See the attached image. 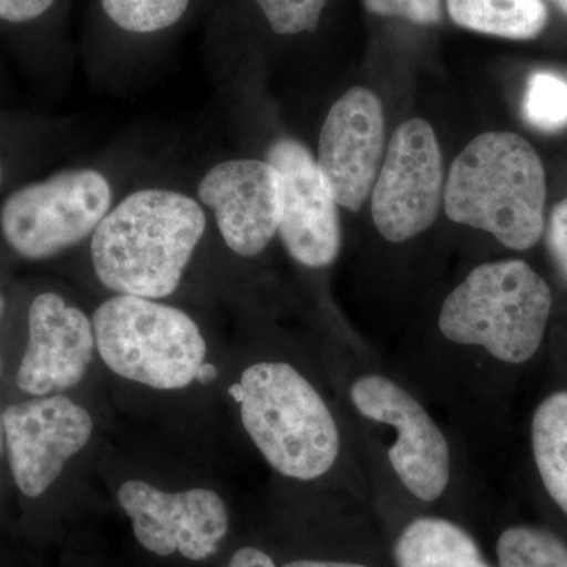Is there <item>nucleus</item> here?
Here are the masks:
<instances>
[{
    "instance_id": "nucleus-19",
    "label": "nucleus",
    "mask_w": 567,
    "mask_h": 567,
    "mask_svg": "<svg viewBox=\"0 0 567 567\" xmlns=\"http://www.w3.org/2000/svg\"><path fill=\"white\" fill-rule=\"evenodd\" d=\"M192 0H102L104 14L122 31L148 35L173 28Z\"/></svg>"
},
{
    "instance_id": "nucleus-6",
    "label": "nucleus",
    "mask_w": 567,
    "mask_h": 567,
    "mask_svg": "<svg viewBox=\"0 0 567 567\" xmlns=\"http://www.w3.org/2000/svg\"><path fill=\"white\" fill-rule=\"evenodd\" d=\"M112 199L111 183L100 171H58L7 193L0 203V238L21 259H52L92 238Z\"/></svg>"
},
{
    "instance_id": "nucleus-9",
    "label": "nucleus",
    "mask_w": 567,
    "mask_h": 567,
    "mask_svg": "<svg viewBox=\"0 0 567 567\" xmlns=\"http://www.w3.org/2000/svg\"><path fill=\"white\" fill-rule=\"evenodd\" d=\"M2 427L11 475L29 498L43 495L59 480L95 431L91 412L62 393L7 406Z\"/></svg>"
},
{
    "instance_id": "nucleus-21",
    "label": "nucleus",
    "mask_w": 567,
    "mask_h": 567,
    "mask_svg": "<svg viewBox=\"0 0 567 567\" xmlns=\"http://www.w3.org/2000/svg\"><path fill=\"white\" fill-rule=\"evenodd\" d=\"M268 24L279 35L315 32L328 0H256Z\"/></svg>"
},
{
    "instance_id": "nucleus-29",
    "label": "nucleus",
    "mask_w": 567,
    "mask_h": 567,
    "mask_svg": "<svg viewBox=\"0 0 567 567\" xmlns=\"http://www.w3.org/2000/svg\"><path fill=\"white\" fill-rule=\"evenodd\" d=\"M3 177H6V169H3L2 158H0V188H2L3 185Z\"/></svg>"
},
{
    "instance_id": "nucleus-5",
    "label": "nucleus",
    "mask_w": 567,
    "mask_h": 567,
    "mask_svg": "<svg viewBox=\"0 0 567 567\" xmlns=\"http://www.w3.org/2000/svg\"><path fill=\"white\" fill-rule=\"evenodd\" d=\"M551 311L548 284L524 260L480 265L450 293L440 311L443 336L486 349L496 360L527 363L535 357Z\"/></svg>"
},
{
    "instance_id": "nucleus-14",
    "label": "nucleus",
    "mask_w": 567,
    "mask_h": 567,
    "mask_svg": "<svg viewBox=\"0 0 567 567\" xmlns=\"http://www.w3.org/2000/svg\"><path fill=\"white\" fill-rule=\"evenodd\" d=\"M96 354L92 317L61 293L41 292L29 305L28 346L17 385L33 398L80 385Z\"/></svg>"
},
{
    "instance_id": "nucleus-27",
    "label": "nucleus",
    "mask_w": 567,
    "mask_h": 567,
    "mask_svg": "<svg viewBox=\"0 0 567 567\" xmlns=\"http://www.w3.org/2000/svg\"><path fill=\"white\" fill-rule=\"evenodd\" d=\"M7 300L3 293L0 292V322H2L3 316H6Z\"/></svg>"
},
{
    "instance_id": "nucleus-10",
    "label": "nucleus",
    "mask_w": 567,
    "mask_h": 567,
    "mask_svg": "<svg viewBox=\"0 0 567 567\" xmlns=\"http://www.w3.org/2000/svg\"><path fill=\"white\" fill-rule=\"evenodd\" d=\"M350 398L361 415L398 431L388 456L406 491L423 502L440 498L450 483V445L424 406L383 375L361 377Z\"/></svg>"
},
{
    "instance_id": "nucleus-18",
    "label": "nucleus",
    "mask_w": 567,
    "mask_h": 567,
    "mask_svg": "<svg viewBox=\"0 0 567 567\" xmlns=\"http://www.w3.org/2000/svg\"><path fill=\"white\" fill-rule=\"evenodd\" d=\"M499 567H567V546L547 529L518 525L496 544Z\"/></svg>"
},
{
    "instance_id": "nucleus-15",
    "label": "nucleus",
    "mask_w": 567,
    "mask_h": 567,
    "mask_svg": "<svg viewBox=\"0 0 567 567\" xmlns=\"http://www.w3.org/2000/svg\"><path fill=\"white\" fill-rule=\"evenodd\" d=\"M398 567H491L464 528L446 518L421 517L394 544Z\"/></svg>"
},
{
    "instance_id": "nucleus-30",
    "label": "nucleus",
    "mask_w": 567,
    "mask_h": 567,
    "mask_svg": "<svg viewBox=\"0 0 567 567\" xmlns=\"http://www.w3.org/2000/svg\"><path fill=\"white\" fill-rule=\"evenodd\" d=\"M3 442H6V440H3L2 416H0V453H2Z\"/></svg>"
},
{
    "instance_id": "nucleus-8",
    "label": "nucleus",
    "mask_w": 567,
    "mask_h": 567,
    "mask_svg": "<svg viewBox=\"0 0 567 567\" xmlns=\"http://www.w3.org/2000/svg\"><path fill=\"white\" fill-rule=\"evenodd\" d=\"M117 502L132 520L137 543L158 557L181 554L204 561L229 532L226 503L212 488L167 492L147 481L128 480L118 487Z\"/></svg>"
},
{
    "instance_id": "nucleus-7",
    "label": "nucleus",
    "mask_w": 567,
    "mask_h": 567,
    "mask_svg": "<svg viewBox=\"0 0 567 567\" xmlns=\"http://www.w3.org/2000/svg\"><path fill=\"white\" fill-rule=\"evenodd\" d=\"M443 194L442 152L434 130L421 118L402 123L372 188L377 229L391 244L416 237L434 224Z\"/></svg>"
},
{
    "instance_id": "nucleus-22",
    "label": "nucleus",
    "mask_w": 567,
    "mask_h": 567,
    "mask_svg": "<svg viewBox=\"0 0 567 567\" xmlns=\"http://www.w3.org/2000/svg\"><path fill=\"white\" fill-rule=\"evenodd\" d=\"M365 9L379 17H402L416 24H436L442 0H363Z\"/></svg>"
},
{
    "instance_id": "nucleus-11",
    "label": "nucleus",
    "mask_w": 567,
    "mask_h": 567,
    "mask_svg": "<svg viewBox=\"0 0 567 567\" xmlns=\"http://www.w3.org/2000/svg\"><path fill=\"white\" fill-rule=\"evenodd\" d=\"M385 145V117L379 96L350 89L328 112L320 132L317 166L336 204L361 210L374 188Z\"/></svg>"
},
{
    "instance_id": "nucleus-2",
    "label": "nucleus",
    "mask_w": 567,
    "mask_h": 567,
    "mask_svg": "<svg viewBox=\"0 0 567 567\" xmlns=\"http://www.w3.org/2000/svg\"><path fill=\"white\" fill-rule=\"evenodd\" d=\"M546 171L535 148L514 133H484L451 166L445 210L453 221L494 235L516 251L544 233Z\"/></svg>"
},
{
    "instance_id": "nucleus-23",
    "label": "nucleus",
    "mask_w": 567,
    "mask_h": 567,
    "mask_svg": "<svg viewBox=\"0 0 567 567\" xmlns=\"http://www.w3.org/2000/svg\"><path fill=\"white\" fill-rule=\"evenodd\" d=\"M547 246L558 274L567 284V199L551 210Z\"/></svg>"
},
{
    "instance_id": "nucleus-26",
    "label": "nucleus",
    "mask_w": 567,
    "mask_h": 567,
    "mask_svg": "<svg viewBox=\"0 0 567 567\" xmlns=\"http://www.w3.org/2000/svg\"><path fill=\"white\" fill-rule=\"evenodd\" d=\"M284 567H368L358 563L322 561V559H297Z\"/></svg>"
},
{
    "instance_id": "nucleus-20",
    "label": "nucleus",
    "mask_w": 567,
    "mask_h": 567,
    "mask_svg": "<svg viewBox=\"0 0 567 567\" xmlns=\"http://www.w3.org/2000/svg\"><path fill=\"white\" fill-rule=\"evenodd\" d=\"M524 117L543 132H558L567 125V81L548 71H537L528 80L524 95Z\"/></svg>"
},
{
    "instance_id": "nucleus-3",
    "label": "nucleus",
    "mask_w": 567,
    "mask_h": 567,
    "mask_svg": "<svg viewBox=\"0 0 567 567\" xmlns=\"http://www.w3.org/2000/svg\"><path fill=\"white\" fill-rule=\"evenodd\" d=\"M230 393L246 434L279 475L312 481L330 472L341 446L338 424L319 391L293 365L251 364Z\"/></svg>"
},
{
    "instance_id": "nucleus-1",
    "label": "nucleus",
    "mask_w": 567,
    "mask_h": 567,
    "mask_svg": "<svg viewBox=\"0 0 567 567\" xmlns=\"http://www.w3.org/2000/svg\"><path fill=\"white\" fill-rule=\"evenodd\" d=\"M205 230L199 200L175 189H137L93 233V271L112 293L164 300L181 287Z\"/></svg>"
},
{
    "instance_id": "nucleus-17",
    "label": "nucleus",
    "mask_w": 567,
    "mask_h": 567,
    "mask_svg": "<svg viewBox=\"0 0 567 567\" xmlns=\"http://www.w3.org/2000/svg\"><path fill=\"white\" fill-rule=\"evenodd\" d=\"M532 446L544 487L567 516V391L548 395L537 406Z\"/></svg>"
},
{
    "instance_id": "nucleus-25",
    "label": "nucleus",
    "mask_w": 567,
    "mask_h": 567,
    "mask_svg": "<svg viewBox=\"0 0 567 567\" xmlns=\"http://www.w3.org/2000/svg\"><path fill=\"white\" fill-rule=\"evenodd\" d=\"M226 567H276L270 555L265 554L260 548L241 547L230 558Z\"/></svg>"
},
{
    "instance_id": "nucleus-13",
    "label": "nucleus",
    "mask_w": 567,
    "mask_h": 567,
    "mask_svg": "<svg viewBox=\"0 0 567 567\" xmlns=\"http://www.w3.org/2000/svg\"><path fill=\"white\" fill-rule=\"evenodd\" d=\"M282 178L279 223L287 252L298 264L323 268L341 251V224L336 200L312 153L300 141L284 137L267 153Z\"/></svg>"
},
{
    "instance_id": "nucleus-12",
    "label": "nucleus",
    "mask_w": 567,
    "mask_h": 567,
    "mask_svg": "<svg viewBox=\"0 0 567 567\" xmlns=\"http://www.w3.org/2000/svg\"><path fill=\"white\" fill-rule=\"evenodd\" d=\"M197 200L215 216L230 251L256 257L279 230L281 174L274 164L260 159H227L204 175L197 186Z\"/></svg>"
},
{
    "instance_id": "nucleus-16",
    "label": "nucleus",
    "mask_w": 567,
    "mask_h": 567,
    "mask_svg": "<svg viewBox=\"0 0 567 567\" xmlns=\"http://www.w3.org/2000/svg\"><path fill=\"white\" fill-rule=\"evenodd\" d=\"M451 20L461 28L509 40H533L546 29L543 0H447Z\"/></svg>"
},
{
    "instance_id": "nucleus-24",
    "label": "nucleus",
    "mask_w": 567,
    "mask_h": 567,
    "mask_svg": "<svg viewBox=\"0 0 567 567\" xmlns=\"http://www.w3.org/2000/svg\"><path fill=\"white\" fill-rule=\"evenodd\" d=\"M55 0H0V21L21 25L39 21L54 7Z\"/></svg>"
},
{
    "instance_id": "nucleus-4",
    "label": "nucleus",
    "mask_w": 567,
    "mask_h": 567,
    "mask_svg": "<svg viewBox=\"0 0 567 567\" xmlns=\"http://www.w3.org/2000/svg\"><path fill=\"white\" fill-rule=\"evenodd\" d=\"M96 353L115 375L158 391L207 377L208 346L188 312L163 300L112 295L92 316Z\"/></svg>"
},
{
    "instance_id": "nucleus-28",
    "label": "nucleus",
    "mask_w": 567,
    "mask_h": 567,
    "mask_svg": "<svg viewBox=\"0 0 567 567\" xmlns=\"http://www.w3.org/2000/svg\"><path fill=\"white\" fill-rule=\"evenodd\" d=\"M554 6H557L563 13L567 14V0H550Z\"/></svg>"
}]
</instances>
